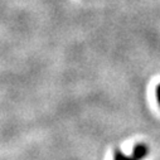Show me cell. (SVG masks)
<instances>
[{
  "label": "cell",
  "mask_w": 160,
  "mask_h": 160,
  "mask_svg": "<svg viewBox=\"0 0 160 160\" xmlns=\"http://www.w3.org/2000/svg\"><path fill=\"white\" fill-rule=\"evenodd\" d=\"M148 155V148L144 144H138L132 151V155H125L121 151L115 152V160H142Z\"/></svg>",
  "instance_id": "1"
},
{
  "label": "cell",
  "mask_w": 160,
  "mask_h": 160,
  "mask_svg": "<svg viewBox=\"0 0 160 160\" xmlns=\"http://www.w3.org/2000/svg\"><path fill=\"white\" fill-rule=\"evenodd\" d=\"M156 98H158V102H159V105H160V85H159L158 88H156Z\"/></svg>",
  "instance_id": "2"
}]
</instances>
